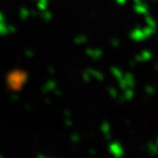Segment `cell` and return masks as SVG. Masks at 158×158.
Segmentation results:
<instances>
[{
	"instance_id": "cell-1",
	"label": "cell",
	"mask_w": 158,
	"mask_h": 158,
	"mask_svg": "<svg viewBox=\"0 0 158 158\" xmlns=\"http://www.w3.org/2000/svg\"><path fill=\"white\" fill-rule=\"evenodd\" d=\"M131 37L133 39V40H136V41H140V40H143L145 38H147L148 36H147L146 32L144 31V29H134L131 33Z\"/></svg>"
},
{
	"instance_id": "cell-2",
	"label": "cell",
	"mask_w": 158,
	"mask_h": 158,
	"mask_svg": "<svg viewBox=\"0 0 158 158\" xmlns=\"http://www.w3.org/2000/svg\"><path fill=\"white\" fill-rule=\"evenodd\" d=\"M134 10H135V13H137L139 15H148V14H149L148 5L143 3L142 1L139 3H134Z\"/></svg>"
},
{
	"instance_id": "cell-3",
	"label": "cell",
	"mask_w": 158,
	"mask_h": 158,
	"mask_svg": "<svg viewBox=\"0 0 158 158\" xmlns=\"http://www.w3.org/2000/svg\"><path fill=\"white\" fill-rule=\"evenodd\" d=\"M0 32H1L2 35H5L7 33H9V26H6L5 16L3 13L0 14Z\"/></svg>"
},
{
	"instance_id": "cell-4",
	"label": "cell",
	"mask_w": 158,
	"mask_h": 158,
	"mask_svg": "<svg viewBox=\"0 0 158 158\" xmlns=\"http://www.w3.org/2000/svg\"><path fill=\"white\" fill-rule=\"evenodd\" d=\"M49 0H38L37 2V8L41 12H45L47 10V6H48Z\"/></svg>"
},
{
	"instance_id": "cell-5",
	"label": "cell",
	"mask_w": 158,
	"mask_h": 158,
	"mask_svg": "<svg viewBox=\"0 0 158 158\" xmlns=\"http://www.w3.org/2000/svg\"><path fill=\"white\" fill-rule=\"evenodd\" d=\"M30 15H31V12H30V10H29L27 8L23 7V8H21V9H20L19 16H20L21 19H27V18L30 16Z\"/></svg>"
},
{
	"instance_id": "cell-6",
	"label": "cell",
	"mask_w": 158,
	"mask_h": 158,
	"mask_svg": "<svg viewBox=\"0 0 158 158\" xmlns=\"http://www.w3.org/2000/svg\"><path fill=\"white\" fill-rule=\"evenodd\" d=\"M146 22H147V24H148V26H150V27L155 28V26H156L154 19L150 15H146Z\"/></svg>"
},
{
	"instance_id": "cell-7",
	"label": "cell",
	"mask_w": 158,
	"mask_h": 158,
	"mask_svg": "<svg viewBox=\"0 0 158 158\" xmlns=\"http://www.w3.org/2000/svg\"><path fill=\"white\" fill-rule=\"evenodd\" d=\"M42 18L44 19V21H50L52 19V14L50 12H48V10H45V12H42V15H41Z\"/></svg>"
},
{
	"instance_id": "cell-8",
	"label": "cell",
	"mask_w": 158,
	"mask_h": 158,
	"mask_svg": "<svg viewBox=\"0 0 158 158\" xmlns=\"http://www.w3.org/2000/svg\"><path fill=\"white\" fill-rule=\"evenodd\" d=\"M74 41H75L76 43H78V44H80V43L85 42V41H86V38H85V36H77V37L75 38Z\"/></svg>"
},
{
	"instance_id": "cell-9",
	"label": "cell",
	"mask_w": 158,
	"mask_h": 158,
	"mask_svg": "<svg viewBox=\"0 0 158 158\" xmlns=\"http://www.w3.org/2000/svg\"><path fill=\"white\" fill-rule=\"evenodd\" d=\"M116 3L119 4V5H124L126 2H127V0H115Z\"/></svg>"
},
{
	"instance_id": "cell-10",
	"label": "cell",
	"mask_w": 158,
	"mask_h": 158,
	"mask_svg": "<svg viewBox=\"0 0 158 158\" xmlns=\"http://www.w3.org/2000/svg\"><path fill=\"white\" fill-rule=\"evenodd\" d=\"M15 28L14 26H9V33L10 32H15Z\"/></svg>"
},
{
	"instance_id": "cell-11",
	"label": "cell",
	"mask_w": 158,
	"mask_h": 158,
	"mask_svg": "<svg viewBox=\"0 0 158 158\" xmlns=\"http://www.w3.org/2000/svg\"><path fill=\"white\" fill-rule=\"evenodd\" d=\"M112 44H114V46H117V45H118V41L117 40H112Z\"/></svg>"
},
{
	"instance_id": "cell-12",
	"label": "cell",
	"mask_w": 158,
	"mask_h": 158,
	"mask_svg": "<svg viewBox=\"0 0 158 158\" xmlns=\"http://www.w3.org/2000/svg\"><path fill=\"white\" fill-rule=\"evenodd\" d=\"M31 14L32 15H37V13L35 12V10H31Z\"/></svg>"
},
{
	"instance_id": "cell-13",
	"label": "cell",
	"mask_w": 158,
	"mask_h": 158,
	"mask_svg": "<svg viewBox=\"0 0 158 158\" xmlns=\"http://www.w3.org/2000/svg\"><path fill=\"white\" fill-rule=\"evenodd\" d=\"M152 1H153V2H155V1H156V0H152Z\"/></svg>"
}]
</instances>
